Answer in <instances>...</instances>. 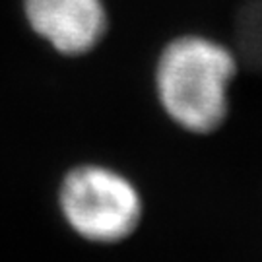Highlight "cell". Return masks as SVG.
<instances>
[{"label": "cell", "instance_id": "obj_3", "mask_svg": "<svg viewBox=\"0 0 262 262\" xmlns=\"http://www.w3.org/2000/svg\"><path fill=\"white\" fill-rule=\"evenodd\" d=\"M29 28L56 53L85 55L107 31L103 0H24Z\"/></svg>", "mask_w": 262, "mask_h": 262}, {"label": "cell", "instance_id": "obj_1", "mask_svg": "<svg viewBox=\"0 0 262 262\" xmlns=\"http://www.w3.org/2000/svg\"><path fill=\"white\" fill-rule=\"evenodd\" d=\"M235 74L237 60L225 45L202 35H183L158 58V101L177 126L208 134L227 117Z\"/></svg>", "mask_w": 262, "mask_h": 262}, {"label": "cell", "instance_id": "obj_2", "mask_svg": "<svg viewBox=\"0 0 262 262\" xmlns=\"http://www.w3.org/2000/svg\"><path fill=\"white\" fill-rule=\"evenodd\" d=\"M58 208L68 227L92 243H119L142 220V198L130 179L97 163L72 167L58 187Z\"/></svg>", "mask_w": 262, "mask_h": 262}]
</instances>
